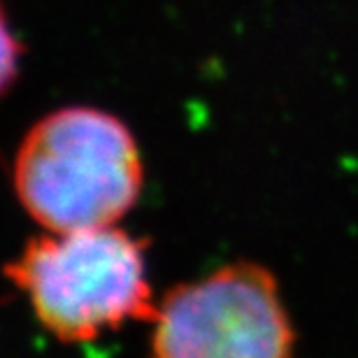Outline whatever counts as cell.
<instances>
[{
  "label": "cell",
  "instance_id": "6da1fadb",
  "mask_svg": "<svg viewBox=\"0 0 358 358\" xmlns=\"http://www.w3.org/2000/svg\"><path fill=\"white\" fill-rule=\"evenodd\" d=\"M14 191L49 233L112 226L140 198L138 142L110 112L63 107L40 119L21 140Z\"/></svg>",
  "mask_w": 358,
  "mask_h": 358
},
{
  "label": "cell",
  "instance_id": "7a4b0ae2",
  "mask_svg": "<svg viewBox=\"0 0 358 358\" xmlns=\"http://www.w3.org/2000/svg\"><path fill=\"white\" fill-rule=\"evenodd\" d=\"M35 317L61 342H91L126 321H154L145 242L119 228L47 233L5 266Z\"/></svg>",
  "mask_w": 358,
  "mask_h": 358
},
{
  "label": "cell",
  "instance_id": "3957f363",
  "mask_svg": "<svg viewBox=\"0 0 358 358\" xmlns=\"http://www.w3.org/2000/svg\"><path fill=\"white\" fill-rule=\"evenodd\" d=\"M152 324L154 358H293L296 345L277 279L256 263L175 286Z\"/></svg>",
  "mask_w": 358,
  "mask_h": 358
},
{
  "label": "cell",
  "instance_id": "277c9868",
  "mask_svg": "<svg viewBox=\"0 0 358 358\" xmlns=\"http://www.w3.org/2000/svg\"><path fill=\"white\" fill-rule=\"evenodd\" d=\"M21 54H24L21 42L17 40V35L12 33L3 7H0V96H3L19 77Z\"/></svg>",
  "mask_w": 358,
  "mask_h": 358
}]
</instances>
